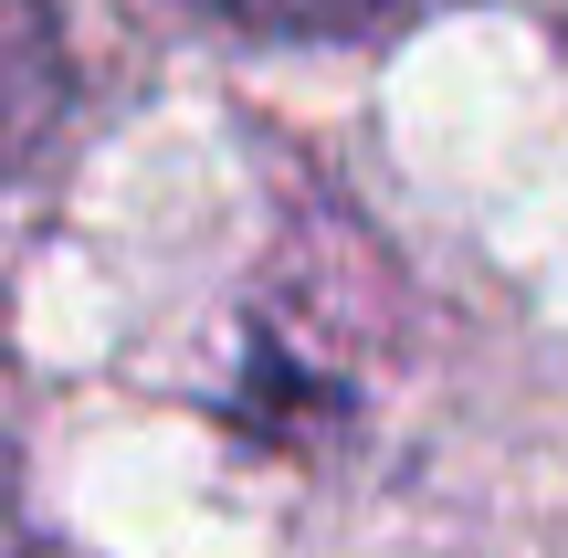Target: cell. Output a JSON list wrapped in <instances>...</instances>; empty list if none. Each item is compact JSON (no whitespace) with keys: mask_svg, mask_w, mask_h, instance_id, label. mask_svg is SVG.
<instances>
[{"mask_svg":"<svg viewBox=\"0 0 568 558\" xmlns=\"http://www.w3.org/2000/svg\"><path fill=\"white\" fill-rule=\"evenodd\" d=\"M201 11L243 21V32H358V21H379L389 0H201Z\"/></svg>","mask_w":568,"mask_h":558,"instance_id":"2","label":"cell"},{"mask_svg":"<svg viewBox=\"0 0 568 558\" xmlns=\"http://www.w3.org/2000/svg\"><path fill=\"white\" fill-rule=\"evenodd\" d=\"M63 105H74V63H63V32L42 0H0V180L53 148Z\"/></svg>","mask_w":568,"mask_h":558,"instance_id":"1","label":"cell"},{"mask_svg":"<svg viewBox=\"0 0 568 558\" xmlns=\"http://www.w3.org/2000/svg\"><path fill=\"white\" fill-rule=\"evenodd\" d=\"M0 558H32L21 548V517H11V464H0Z\"/></svg>","mask_w":568,"mask_h":558,"instance_id":"3","label":"cell"}]
</instances>
